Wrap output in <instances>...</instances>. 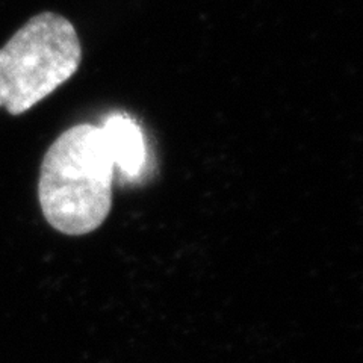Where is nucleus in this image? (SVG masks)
Wrapping results in <instances>:
<instances>
[{
  "instance_id": "1",
  "label": "nucleus",
  "mask_w": 363,
  "mask_h": 363,
  "mask_svg": "<svg viewBox=\"0 0 363 363\" xmlns=\"http://www.w3.org/2000/svg\"><path fill=\"white\" fill-rule=\"evenodd\" d=\"M116 155L105 124L84 123L62 132L45 152L38 199L45 221L70 236L88 235L112 208Z\"/></svg>"
},
{
  "instance_id": "2",
  "label": "nucleus",
  "mask_w": 363,
  "mask_h": 363,
  "mask_svg": "<svg viewBox=\"0 0 363 363\" xmlns=\"http://www.w3.org/2000/svg\"><path fill=\"white\" fill-rule=\"evenodd\" d=\"M82 45L65 17L41 13L25 23L0 49V108L28 112L73 77Z\"/></svg>"
},
{
  "instance_id": "3",
  "label": "nucleus",
  "mask_w": 363,
  "mask_h": 363,
  "mask_svg": "<svg viewBox=\"0 0 363 363\" xmlns=\"http://www.w3.org/2000/svg\"><path fill=\"white\" fill-rule=\"evenodd\" d=\"M104 124L116 155V172L124 182L135 180L145 168L147 152L143 129L123 113L111 116Z\"/></svg>"
}]
</instances>
